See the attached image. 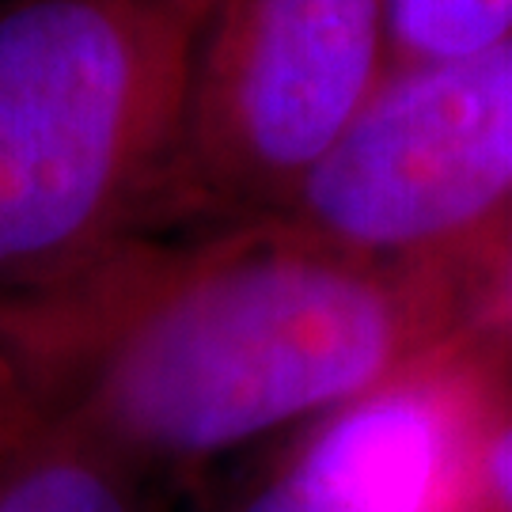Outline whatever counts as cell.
Wrapping results in <instances>:
<instances>
[{
    "label": "cell",
    "mask_w": 512,
    "mask_h": 512,
    "mask_svg": "<svg viewBox=\"0 0 512 512\" xmlns=\"http://www.w3.org/2000/svg\"><path fill=\"white\" fill-rule=\"evenodd\" d=\"M50 311L99 327V399L129 437L213 452L349 399L399 353L403 293L330 247L209 258L141 285L92 281Z\"/></svg>",
    "instance_id": "obj_1"
},
{
    "label": "cell",
    "mask_w": 512,
    "mask_h": 512,
    "mask_svg": "<svg viewBox=\"0 0 512 512\" xmlns=\"http://www.w3.org/2000/svg\"><path fill=\"white\" fill-rule=\"evenodd\" d=\"M194 38L171 0H0V281L73 270L179 148Z\"/></svg>",
    "instance_id": "obj_2"
},
{
    "label": "cell",
    "mask_w": 512,
    "mask_h": 512,
    "mask_svg": "<svg viewBox=\"0 0 512 512\" xmlns=\"http://www.w3.org/2000/svg\"><path fill=\"white\" fill-rule=\"evenodd\" d=\"M512 202V38L482 54L391 69L296 209L342 255L456 239Z\"/></svg>",
    "instance_id": "obj_3"
},
{
    "label": "cell",
    "mask_w": 512,
    "mask_h": 512,
    "mask_svg": "<svg viewBox=\"0 0 512 512\" xmlns=\"http://www.w3.org/2000/svg\"><path fill=\"white\" fill-rule=\"evenodd\" d=\"M387 73V0H217L194 38L179 148L224 190L296 198Z\"/></svg>",
    "instance_id": "obj_4"
},
{
    "label": "cell",
    "mask_w": 512,
    "mask_h": 512,
    "mask_svg": "<svg viewBox=\"0 0 512 512\" xmlns=\"http://www.w3.org/2000/svg\"><path fill=\"white\" fill-rule=\"evenodd\" d=\"M440 456L433 406L414 395H384L334 421L308 456L243 512H425Z\"/></svg>",
    "instance_id": "obj_5"
},
{
    "label": "cell",
    "mask_w": 512,
    "mask_h": 512,
    "mask_svg": "<svg viewBox=\"0 0 512 512\" xmlns=\"http://www.w3.org/2000/svg\"><path fill=\"white\" fill-rule=\"evenodd\" d=\"M391 69L482 54L512 38V0H387Z\"/></svg>",
    "instance_id": "obj_6"
},
{
    "label": "cell",
    "mask_w": 512,
    "mask_h": 512,
    "mask_svg": "<svg viewBox=\"0 0 512 512\" xmlns=\"http://www.w3.org/2000/svg\"><path fill=\"white\" fill-rule=\"evenodd\" d=\"M0 512H129V505L92 459L42 452L0 475Z\"/></svg>",
    "instance_id": "obj_7"
},
{
    "label": "cell",
    "mask_w": 512,
    "mask_h": 512,
    "mask_svg": "<svg viewBox=\"0 0 512 512\" xmlns=\"http://www.w3.org/2000/svg\"><path fill=\"white\" fill-rule=\"evenodd\" d=\"M490 475H494V486L501 501L509 505L512 512V429L501 433V440L494 444V452H490Z\"/></svg>",
    "instance_id": "obj_8"
},
{
    "label": "cell",
    "mask_w": 512,
    "mask_h": 512,
    "mask_svg": "<svg viewBox=\"0 0 512 512\" xmlns=\"http://www.w3.org/2000/svg\"><path fill=\"white\" fill-rule=\"evenodd\" d=\"M494 308H497V315L505 319V327L512 330V247H509V258H505V266H501V274H497Z\"/></svg>",
    "instance_id": "obj_9"
},
{
    "label": "cell",
    "mask_w": 512,
    "mask_h": 512,
    "mask_svg": "<svg viewBox=\"0 0 512 512\" xmlns=\"http://www.w3.org/2000/svg\"><path fill=\"white\" fill-rule=\"evenodd\" d=\"M171 4H175V8H183L186 16H190L194 23H198V27H202V19L209 16V8H213L217 0H171Z\"/></svg>",
    "instance_id": "obj_10"
}]
</instances>
